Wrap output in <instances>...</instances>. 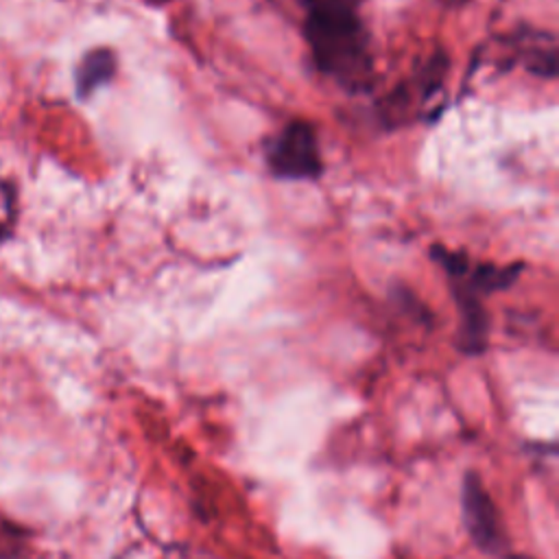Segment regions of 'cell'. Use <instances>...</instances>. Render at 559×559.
<instances>
[{"label":"cell","mask_w":559,"mask_h":559,"mask_svg":"<svg viewBox=\"0 0 559 559\" xmlns=\"http://www.w3.org/2000/svg\"><path fill=\"white\" fill-rule=\"evenodd\" d=\"M430 255L445 271L452 297L461 314L456 347L469 356L483 354L487 349L489 336V314L483 308V297L507 290L520 277L522 264L515 262L509 266H496L472 262L465 253L445 249L443 245H432Z\"/></svg>","instance_id":"obj_1"},{"label":"cell","mask_w":559,"mask_h":559,"mask_svg":"<svg viewBox=\"0 0 559 559\" xmlns=\"http://www.w3.org/2000/svg\"><path fill=\"white\" fill-rule=\"evenodd\" d=\"M304 37L317 70L347 92H367L373 83L369 33L358 13L306 15Z\"/></svg>","instance_id":"obj_2"},{"label":"cell","mask_w":559,"mask_h":559,"mask_svg":"<svg viewBox=\"0 0 559 559\" xmlns=\"http://www.w3.org/2000/svg\"><path fill=\"white\" fill-rule=\"evenodd\" d=\"M269 170L286 181H312L323 173L317 131L308 120L295 118L284 124L264 148Z\"/></svg>","instance_id":"obj_3"},{"label":"cell","mask_w":559,"mask_h":559,"mask_svg":"<svg viewBox=\"0 0 559 559\" xmlns=\"http://www.w3.org/2000/svg\"><path fill=\"white\" fill-rule=\"evenodd\" d=\"M461 513L465 531L476 548L483 552H500L504 546V531L500 513L491 493L485 489L476 472H467L461 485Z\"/></svg>","instance_id":"obj_4"},{"label":"cell","mask_w":559,"mask_h":559,"mask_svg":"<svg viewBox=\"0 0 559 559\" xmlns=\"http://www.w3.org/2000/svg\"><path fill=\"white\" fill-rule=\"evenodd\" d=\"M448 72V55L443 50H435L432 57L419 68L415 76H411V83H400L389 96L382 107L384 118H395V122L402 120L404 111L411 107L413 98L428 100L432 94L443 85V76Z\"/></svg>","instance_id":"obj_5"},{"label":"cell","mask_w":559,"mask_h":559,"mask_svg":"<svg viewBox=\"0 0 559 559\" xmlns=\"http://www.w3.org/2000/svg\"><path fill=\"white\" fill-rule=\"evenodd\" d=\"M511 46L515 50V59L533 74L542 79H555L557 76V41L552 35L544 31H531V28H520Z\"/></svg>","instance_id":"obj_6"},{"label":"cell","mask_w":559,"mask_h":559,"mask_svg":"<svg viewBox=\"0 0 559 559\" xmlns=\"http://www.w3.org/2000/svg\"><path fill=\"white\" fill-rule=\"evenodd\" d=\"M116 72V55L109 48H94L79 61L76 92L81 98L90 96L100 85L109 83Z\"/></svg>","instance_id":"obj_7"},{"label":"cell","mask_w":559,"mask_h":559,"mask_svg":"<svg viewBox=\"0 0 559 559\" xmlns=\"http://www.w3.org/2000/svg\"><path fill=\"white\" fill-rule=\"evenodd\" d=\"M312 15H343L356 13L362 0H299Z\"/></svg>","instance_id":"obj_8"},{"label":"cell","mask_w":559,"mask_h":559,"mask_svg":"<svg viewBox=\"0 0 559 559\" xmlns=\"http://www.w3.org/2000/svg\"><path fill=\"white\" fill-rule=\"evenodd\" d=\"M445 4H450V7H459V4H465L467 0H443Z\"/></svg>","instance_id":"obj_9"},{"label":"cell","mask_w":559,"mask_h":559,"mask_svg":"<svg viewBox=\"0 0 559 559\" xmlns=\"http://www.w3.org/2000/svg\"><path fill=\"white\" fill-rule=\"evenodd\" d=\"M507 559H533V557H528V555H509Z\"/></svg>","instance_id":"obj_10"},{"label":"cell","mask_w":559,"mask_h":559,"mask_svg":"<svg viewBox=\"0 0 559 559\" xmlns=\"http://www.w3.org/2000/svg\"><path fill=\"white\" fill-rule=\"evenodd\" d=\"M148 4H155V7H159V4H166V2H170V0H146Z\"/></svg>","instance_id":"obj_11"}]
</instances>
